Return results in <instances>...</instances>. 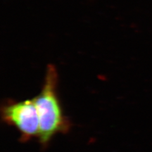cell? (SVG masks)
<instances>
[{
    "instance_id": "obj_1",
    "label": "cell",
    "mask_w": 152,
    "mask_h": 152,
    "mask_svg": "<svg viewBox=\"0 0 152 152\" xmlns=\"http://www.w3.org/2000/svg\"><path fill=\"white\" fill-rule=\"evenodd\" d=\"M57 79L55 66L48 65L41 91L34 98L39 121L38 137L43 146H46L55 134L67 132L70 127L57 95Z\"/></svg>"
},
{
    "instance_id": "obj_2",
    "label": "cell",
    "mask_w": 152,
    "mask_h": 152,
    "mask_svg": "<svg viewBox=\"0 0 152 152\" xmlns=\"http://www.w3.org/2000/svg\"><path fill=\"white\" fill-rule=\"evenodd\" d=\"M1 113L3 121L20 133L22 141L39 136V121L34 98L20 102L9 100L2 105Z\"/></svg>"
}]
</instances>
